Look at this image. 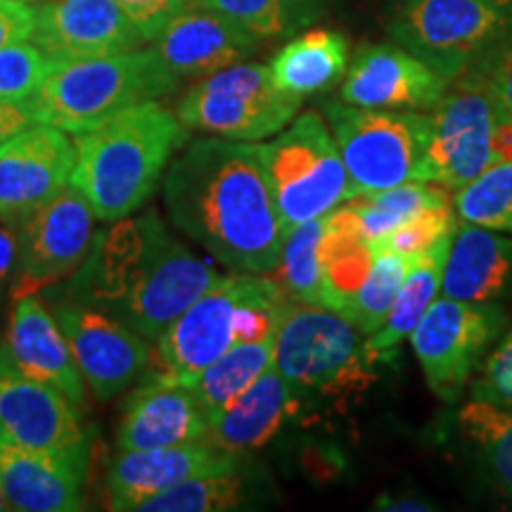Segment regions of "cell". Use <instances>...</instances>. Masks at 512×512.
Here are the masks:
<instances>
[{
    "label": "cell",
    "mask_w": 512,
    "mask_h": 512,
    "mask_svg": "<svg viewBox=\"0 0 512 512\" xmlns=\"http://www.w3.org/2000/svg\"><path fill=\"white\" fill-rule=\"evenodd\" d=\"M17 271V226L0 216V294L10 290Z\"/></svg>",
    "instance_id": "43"
},
{
    "label": "cell",
    "mask_w": 512,
    "mask_h": 512,
    "mask_svg": "<svg viewBox=\"0 0 512 512\" xmlns=\"http://www.w3.org/2000/svg\"><path fill=\"white\" fill-rule=\"evenodd\" d=\"M287 304L290 299L271 275H221L219 283L211 285L155 339L152 370L147 373L188 382L235 344L275 335Z\"/></svg>",
    "instance_id": "4"
},
{
    "label": "cell",
    "mask_w": 512,
    "mask_h": 512,
    "mask_svg": "<svg viewBox=\"0 0 512 512\" xmlns=\"http://www.w3.org/2000/svg\"><path fill=\"white\" fill-rule=\"evenodd\" d=\"M162 200L171 223L219 264L275 273L285 233L256 143L188 140L166 169Z\"/></svg>",
    "instance_id": "1"
},
{
    "label": "cell",
    "mask_w": 512,
    "mask_h": 512,
    "mask_svg": "<svg viewBox=\"0 0 512 512\" xmlns=\"http://www.w3.org/2000/svg\"><path fill=\"white\" fill-rule=\"evenodd\" d=\"M36 29V5L24 0H0V50L31 41Z\"/></svg>",
    "instance_id": "42"
},
{
    "label": "cell",
    "mask_w": 512,
    "mask_h": 512,
    "mask_svg": "<svg viewBox=\"0 0 512 512\" xmlns=\"http://www.w3.org/2000/svg\"><path fill=\"white\" fill-rule=\"evenodd\" d=\"M375 249L373 266L358 287L354 302H351L347 311V320L356 325L363 335L375 332L387 318L389 309H392L396 294H399L403 280H406L408 268H411L415 256H401L387 249Z\"/></svg>",
    "instance_id": "36"
},
{
    "label": "cell",
    "mask_w": 512,
    "mask_h": 512,
    "mask_svg": "<svg viewBox=\"0 0 512 512\" xmlns=\"http://www.w3.org/2000/svg\"><path fill=\"white\" fill-rule=\"evenodd\" d=\"M472 399L512 411V328L486 358L482 375L472 384Z\"/></svg>",
    "instance_id": "39"
},
{
    "label": "cell",
    "mask_w": 512,
    "mask_h": 512,
    "mask_svg": "<svg viewBox=\"0 0 512 512\" xmlns=\"http://www.w3.org/2000/svg\"><path fill=\"white\" fill-rule=\"evenodd\" d=\"M448 79L401 46L356 50L342 83V100L370 110L427 112L446 93Z\"/></svg>",
    "instance_id": "19"
},
{
    "label": "cell",
    "mask_w": 512,
    "mask_h": 512,
    "mask_svg": "<svg viewBox=\"0 0 512 512\" xmlns=\"http://www.w3.org/2000/svg\"><path fill=\"white\" fill-rule=\"evenodd\" d=\"M207 427V415L185 384L147 373L124 401L117 446L119 451H140L190 444L204 441Z\"/></svg>",
    "instance_id": "23"
},
{
    "label": "cell",
    "mask_w": 512,
    "mask_h": 512,
    "mask_svg": "<svg viewBox=\"0 0 512 512\" xmlns=\"http://www.w3.org/2000/svg\"><path fill=\"white\" fill-rule=\"evenodd\" d=\"M501 328L503 311L494 302L434 299L411 335L432 394L446 403H456Z\"/></svg>",
    "instance_id": "13"
},
{
    "label": "cell",
    "mask_w": 512,
    "mask_h": 512,
    "mask_svg": "<svg viewBox=\"0 0 512 512\" xmlns=\"http://www.w3.org/2000/svg\"><path fill=\"white\" fill-rule=\"evenodd\" d=\"M95 214L72 183L17 223V271L10 299L43 294L79 271L95 238Z\"/></svg>",
    "instance_id": "12"
},
{
    "label": "cell",
    "mask_w": 512,
    "mask_h": 512,
    "mask_svg": "<svg viewBox=\"0 0 512 512\" xmlns=\"http://www.w3.org/2000/svg\"><path fill=\"white\" fill-rule=\"evenodd\" d=\"M453 209L460 221L512 233V159L489 166L453 192Z\"/></svg>",
    "instance_id": "35"
},
{
    "label": "cell",
    "mask_w": 512,
    "mask_h": 512,
    "mask_svg": "<svg viewBox=\"0 0 512 512\" xmlns=\"http://www.w3.org/2000/svg\"><path fill=\"white\" fill-rule=\"evenodd\" d=\"M259 147L283 233L328 216L358 195L328 121L318 112L299 114L271 143Z\"/></svg>",
    "instance_id": "8"
},
{
    "label": "cell",
    "mask_w": 512,
    "mask_h": 512,
    "mask_svg": "<svg viewBox=\"0 0 512 512\" xmlns=\"http://www.w3.org/2000/svg\"><path fill=\"white\" fill-rule=\"evenodd\" d=\"M181 86L155 48L57 62L27 105L34 121L79 136L140 102L162 100Z\"/></svg>",
    "instance_id": "5"
},
{
    "label": "cell",
    "mask_w": 512,
    "mask_h": 512,
    "mask_svg": "<svg viewBox=\"0 0 512 512\" xmlns=\"http://www.w3.org/2000/svg\"><path fill=\"white\" fill-rule=\"evenodd\" d=\"M510 117L479 69L448 83L432 112L430 164L434 183L456 192L501 162V133Z\"/></svg>",
    "instance_id": "11"
},
{
    "label": "cell",
    "mask_w": 512,
    "mask_h": 512,
    "mask_svg": "<svg viewBox=\"0 0 512 512\" xmlns=\"http://www.w3.org/2000/svg\"><path fill=\"white\" fill-rule=\"evenodd\" d=\"M512 10L494 0H406L396 12L394 41L456 81L510 34Z\"/></svg>",
    "instance_id": "10"
},
{
    "label": "cell",
    "mask_w": 512,
    "mask_h": 512,
    "mask_svg": "<svg viewBox=\"0 0 512 512\" xmlns=\"http://www.w3.org/2000/svg\"><path fill=\"white\" fill-rule=\"evenodd\" d=\"M240 463V453L221 451L207 441L119 451V456L107 467V508L114 512H138L145 501L174 489L185 479L230 470Z\"/></svg>",
    "instance_id": "18"
},
{
    "label": "cell",
    "mask_w": 512,
    "mask_h": 512,
    "mask_svg": "<svg viewBox=\"0 0 512 512\" xmlns=\"http://www.w3.org/2000/svg\"><path fill=\"white\" fill-rule=\"evenodd\" d=\"M451 238L441 240L430 252L415 256L384 323L375 332L366 335L368 351L375 361L392 358L394 349L399 347L403 339L413 335L425 311L437 299V294L441 292V273H444Z\"/></svg>",
    "instance_id": "28"
},
{
    "label": "cell",
    "mask_w": 512,
    "mask_h": 512,
    "mask_svg": "<svg viewBox=\"0 0 512 512\" xmlns=\"http://www.w3.org/2000/svg\"><path fill=\"white\" fill-rule=\"evenodd\" d=\"M510 292L512 238L458 219L441 273V294L460 302L489 304Z\"/></svg>",
    "instance_id": "24"
},
{
    "label": "cell",
    "mask_w": 512,
    "mask_h": 512,
    "mask_svg": "<svg viewBox=\"0 0 512 512\" xmlns=\"http://www.w3.org/2000/svg\"><path fill=\"white\" fill-rule=\"evenodd\" d=\"M477 69L501 102L505 114L512 119V34L503 38L498 46L477 64Z\"/></svg>",
    "instance_id": "41"
},
{
    "label": "cell",
    "mask_w": 512,
    "mask_h": 512,
    "mask_svg": "<svg viewBox=\"0 0 512 512\" xmlns=\"http://www.w3.org/2000/svg\"><path fill=\"white\" fill-rule=\"evenodd\" d=\"M456 226V209H453L451 202L444 204V207H432L422 211L415 219L401 223L399 228L392 230V233L384 235L382 240H377L373 247L387 249V252L401 256H420L430 252L432 247H437L441 240L451 238Z\"/></svg>",
    "instance_id": "38"
},
{
    "label": "cell",
    "mask_w": 512,
    "mask_h": 512,
    "mask_svg": "<svg viewBox=\"0 0 512 512\" xmlns=\"http://www.w3.org/2000/svg\"><path fill=\"white\" fill-rule=\"evenodd\" d=\"M273 366L297 394L349 403L377 382L366 335L325 306L290 302L275 330Z\"/></svg>",
    "instance_id": "6"
},
{
    "label": "cell",
    "mask_w": 512,
    "mask_h": 512,
    "mask_svg": "<svg viewBox=\"0 0 512 512\" xmlns=\"http://www.w3.org/2000/svg\"><path fill=\"white\" fill-rule=\"evenodd\" d=\"M188 140L190 131L176 112L159 100L140 102L76 136L69 183L86 197L98 221L126 219L152 200Z\"/></svg>",
    "instance_id": "3"
},
{
    "label": "cell",
    "mask_w": 512,
    "mask_h": 512,
    "mask_svg": "<svg viewBox=\"0 0 512 512\" xmlns=\"http://www.w3.org/2000/svg\"><path fill=\"white\" fill-rule=\"evenodd\" d=\"M200 3L238 22L259 41L299 34L316 24L328 10V0H200Z\"/></svg>",
    "instance_id": "33"
},
{
    "label": "cell",
    "mask_w": 512,
    "mask_h": 512,
    "mask_svg": "<svg viewBox=\"0 0 512 512\" xmlns=\"http://www.w3.org/2000/svg\"><path fill=\"white\" fill-rule=\"evenodd\" d=\"M88 453H53L0 437V489L10 510H83Z\"/></svg>",
    "instance_id": "21"
},
{
    "label": "cell",
    "mask_w": 512,
    "mask_h": 512,
    "mask_svg": "<svg viewBox=\"0 0 512 512\" xmlns=\"http://www.w3.org/2000/svg\"><path fill=\"white\" fill-rule=\"evenodd\" d=\"M458 427L482 458L496 489L512 501V411L472 399L460 408Z\"/></svg>",
    "instance_id": "32"
},
{
    "label": "cell",
    "mask_w": 512,
    "mask_h": 512,
    "mask_svg": "<svg viewBox=\"0 0 512 512\" xmlns=\"http://www.w3.org/2000/svg\"><path fill=\"white\" fill-rule=\"evenodd\" d=\"M373 510H389V512H432L434 505L430 501H422L418 496H377Z\"/></svg>",
    "instance_id": "45"
},
{
    "label": "cell",
    "mask_w": 512,
    "mask_h": 512,
    "mask_svg": "<svg viewBox=\"0 0 512 512\" xmlns=\"http://www.w3.org/2000/svg\"><path fill=\"white\" fill-rule=\"evenodd\" d=\"M453 202V192L439 183H401L394 188L356 195L332 209L328 219L332 226L349 230L361 240L375 245L401 223L415 219L422 211L444 207Z\"/></svg>",
    "instance_id": "26"
},
{
    "label": "cell",
    "mask_w": 512,
    "mask_h": 512,
    "mask_svg": "<svg viewBox=\"0 0 512 512\" xmlns=\"http://www.w3.org/2000/svg\"><path fill=\"white\" fill-rule=\"evenodd\" d=\"M219 280V271L174 238L150 207L95 233L79 271L46 292L93 306L155 342Z\"/></svg>",
    "instance_id": "2"
},
{
    "label": "cell",
    "mask_w": 512,
    "mask_h": 512,
    "mask_svg": "<svg viewBox=\"0 0 512 512\" xmlns=\"http://www.w3.org/2000/svg\"><path fill=\"white\" fill-rule=\"evenodd\" d=\"M254 479L245 472V460L238 467L209 472L185 479L174 489L150 498L138 512H230L245 510L254 501Z\"/></svg>",
    "instance_id": "30"
},
{
    "label": "cell",
    "mask_w": 512,
    "mask_h": 512,
    "mask_svg": "<svg viewBox=\"0 0 512 512\" xmlns=\"http://www.w3.org/2000/svg\"><path fill=\"white\" fill-rule=\"evenodd\" d=\"M81 408L60 389L24 375L0 344V437L53 453H88Z\"/></svg>",
    "instance_id": "15"
},
{
    "label": "cell",
    "mask_w": 512,
    "mask_h": 512,
    "mask_svg": "<svg viewBox=\"0 0 512 512\" xmlns=\"http://www.w3.org/2000/svg\"><path fill=\"white\" fill-rule=\"evenodd\" d=\"M5 354L24 375L60 389L76 408H86V382L53 311L38 294L15 299L8 330L0 339Z\"/></svg>",
    "instance_id": "22"
},
{
    "label": "cell",
    "mask_w": 512,
    "mask_h": 512,
    "mask_svg": "<svg viewBox=\"0 0 512 512\" xmlns=\"http://www.w3.org/2000/svg\"><path fill=\"white\" fill-rule=\"evenodd\" d=\"M50 299V311L60 323L83 382L95 399L112 401L147 373L150 339L93 306L55 294H50Z\"/></svg>",
    "instance_id": "14"
},
{
    "label": "cell",
    "mask_w": 512,
    "mask_h": 512,
    "mask_svg": "<svg viewBox=\"0 0 512 512\" xmlns=\"http://www.w3.org/2000/svg\"><path fill=\"white\" fill-rule=\"evenodd\" d=\"M325 117L358 195L401 183H434L430 164L432 114L370 110L328 102Z\"/></svg>",
    "instance_id": "7"
},
{
    "label": "cell",
    "mask_w": 512,
    "mask_h": 512,
    "mask_svg": "<svg viewBox=\"0 0 512 512\" xmlns=\"http://www.w3.org/2000/svg\"><path fill=\"white\" fill-rule=\"evenodd\" d=\"M0 512H10V503H8V498H5L3 489H0Z\"/></svg>",
    "instance_id": "46"
},
{
    "label": "cell",
    "mask_w": 512,
    "mask_h": 512,
    "mask_svg": "<svg viewBox=\"0 0 512 512\" xmlns=\"http://www.w3.org/2000/svg\"><path fill=\"white\" fill-rule=\"evenodd\" d=\"M299 105L302 100L275 86L268 64L238 62L202 76L178 100L176 117L190 133L261 143L283 131Z\"/></svg>",
    "instance_id": "9"
},
{
    "label": "cell",
    "mask_w": 512,
    "mask_h": 512,
    "mask_svg": "<svg viewBox=\"0 0 512 512\" xmlns=\"http://www.w3.org/2000/svg\"><path fill=\"white\" fill-rule=\"evenodd\" d=\"M31 124H36V121L27 102L0 100V145Z\"/></svg>",
    "instance_id": "44"
},
{
    "label": "cell",
    "mask_w": 512,
    "mask_h": 512,
    "mask_svg": "<svg viewBox=\"0 0 512 512\" xmlns=\"http://www.w3.org/2000/svg\"><path fill=\"white\" fill-rule=\"evenodd\" d=\"M31 43L57 64L126 53L145 38L117 0H43L36 5Z\"/></svg>",
    "instance_id": "17"
},
{
    "label": "cell",
    "mask_w": 512,
    "mask_h": 512,
    "mask_svg": "<svg viewBox=\"0 0 512 512\" xmlns=\"http://www.w3.org/2000/svg\"><path fill=\"white\" fill-rule=\"evenodd\" d=\"M494 3H498V5H503V8H510V10H512V0H494Z\"/></svg>",
    "instance_id": "47"
},
{
    "label": "cell",
    "mask_w": 512,
    "mask_h": 512,
    "mask_svg": "<svg viewBox=\"0 0 512 512\" xmlns=\"http://www.w3.org/2000/svg\"><path fill=\"white\" fill-rule=\"evenodd\" d=\"M299 408L302 396L271 366L247 392L209 420L204 441L221 451L245 456L266 446Z\"/></svg>",
    "instance_id": "25"
},
{
    "label": "cell",
    "mask_w": 512,
    "mask_h": 512,
    "mask_svg": "<svg viewBox=\"0 0 512 512\" xmlns=\"http://www.w3.org/2000/svg\"><path fill=\"white\" fill-rule=\"evenodd\" d=\"M375 249L358 235L332 226L323 240V280H325V309L347 316L358 287L373 266Z\"/></svg>",
    "instance_id": "34"
},
{
    "label": "cell",
    "mask_w": 512,
    "mask_h": 512,
    "mask_svg": "<svg viewBox=\"0 0 512 512\" xmlns=\"http://www.w3.org/2000/svg\"><path fill=\"white\" fill-rule=\"evenodd\" d=\"M126 17L136 24L145 43H152L166 24L174 19L192 0H117Z\"/></svg>",
    "instance_id": "40"
},
{
    "label": "cell",
    "mask_w": 512,
    "mask_h": 512,
    "mask_svg": "<svg viewBox=\"0 0 512 512\" xmlns=\"http://www.w3.org/2000/svg\"><path fill=\"white\" fill-rule=\"evenodd\" d=\"M273 356L275 335L256 339V342L235 344L221 358H216L209 368H204L200 375L183 384L200 403L207 420H211L238 399L242 392H247L259 380V375H264L273 366Z\"/></svg>",
    "instance_id": "29"
},
{
    "label": "cell",
    "mask_w": 512,
    "mask_h": 512,
    "mask_svg": "<svg viewBox=\"0 0 512 512\" xmlns=\"http://www.w3.org/2000/svg\"><path fill=\"white\" fill-rule=\"evenodd\" d=\"M347 67V36L328 29H313L292 38L268 64L275 86L299 100L328 91L347 74Z\"/></svg>",
    "instance_id": "27"
},
{
    "label": "cell",
    "mask_w": 512,
    "mask_h": 512,
    "mask_svg": "<svg viewBox=\"0 0 512 512\" xmlns=\"http://www.w3.org/2000/svg\"><path fill=\"white\" fill-rule=\"evenodd\" d=\"M152 48L183 81L245 62L259 48V38L219 10L192 0L159 31Z\"/></svg>",
    "instance_id": "20"
},
{
    "label": "cell",
    "mask_w": 512,
    "mask_h": 512,
    "mask_svg": "<svg viewBox=\"0 0 512 512\" xmlns=\"http://www.w3.org/2000/svg\"><path fill=\"white\" fill-rule=\"evenodd\" d=\"M24 3H34V5H38V3H43V0H24Z\"/></svg>",
    "instance_id": "48"
},
{
    "label": "cell",
    "mask_w": 512,
    "mask_h": 512,
    "mask_svg": "<svg viewBox=\"0 0 512 512\" xmlns=\"http://www.w3.org/2000/svg\"><path fill=\"white\" fill-rule=\"evenodd\" d=\"M328 233V216H318L287 230L275 273L290 302L325 306L323 240Z\"/></svg>",
    "instance_id": "31"
},
{
    "label": "cell",
    "mask_w": 512,
    "mask_h": 512,
    "mask_svg": "<svg viewBox=\"0 0 512 512\" xmlns=\"http://www.w3.org/2000/svg\"><path fill=\"white\" fill-rule=\"evenodd\" d=\"M55 62L31 41L0 50V100L29 102L53 72Z\"/></svg>",
    "instance_id": "37"
},
{
    "label": "cell",
    "mask_w": 512,
    "mask_h": 512,
    "mask_svg": "<svg viewBox=\"0 0 512 512\" xmlns=\"http://www.w3.org/2000/svg\"><path fill=\"white\" fill-rule=\"evenodd\" d=\"M76 147L69 133L31 124L0 145V216L17 223L72 181Z\"/></svg>",
    "instance_id": "16"
}]
</instances>
